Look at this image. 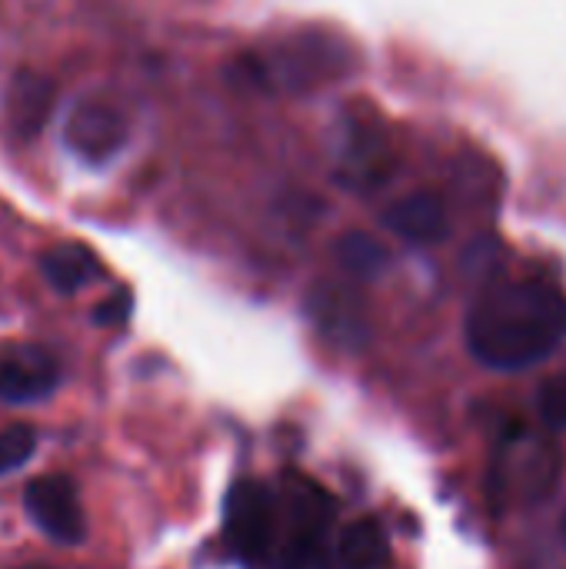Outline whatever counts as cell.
I'll use <instances>...</instances> for the list:
<instances>
[{
    "mask_svg": "<svg viewBox=\"0 0 566 569\" xmlns=\"http://www.w3.org/2000/svg\"><path fill=\"white\" fill-rule=\"evenodd\" d=\"M566 340V293L550 280H497L467 313V347L490 370H527Z\"/></svg>",
    "mask_w": 566,
    "mask_h": 569,
    "instance_id": "6da1fadb",
    "label": "cell"
},
{
    "mask_svg": "<svg viewBox=\"0 0 566 569\" xmlns=\"http://www.w3.org/2000/svg\"><path fill=\"white\" fill-rule=\"evenodd\" d=\"M274 497L257 480H240L224 507V540L230 553L244 563L264 560L274 540Z\"/></svg>",
    "mask_w": 566,
    "mask_h": 569,
    "instance_id": "7a4b0ae2",
    "label": "cell"
},
{
    "mask_svg": "<svg viewBox=\"0 0 566 569\" xmlns=\"http://www.w3.org/2000/svg\"><path fill=\"white\" fill-rule=\"evenodd\" d=\"M23 507L33 527L60 547H77L87 537V517L70 477H37L23 490Z\"/></svg>",
    "mask_w": 566,
    "mask_h": 569,
    "instance_id": "3957f363",
    "label": "cell"
},
{
    "mask_svg": "<svg viewBox=\"0 0 566 569\" xmlns=\"http://www.w3.org/2000/svg\"><path fill=\"white\" fill-rule=\"evenodd\" d=\"M307 317L314 327L344 350H360L370 340V313L367 300L337 280H324L307 293Z\"/></svg>",
    "mask_w": 566,
    "mask_h": 569,
    "instance_id": "277c9868",
    "label": "cell"
},
{
    "mask_svg": "<svg viewBox=\"0 0 566 569\" xmlns=\"http://www.w3.org/2000/svg\"><path fill=\"white\" fill-rule=\"evenodd\" d=\"M127 117L100 100H83L70 110L63 123V143L83 163H107L127 147Z\"/></svg>",
    "mask_w": 566,
    "mask_h": 569,
    "instance_id": "5b68a950",
    "label": "cell"
},
{
    "mask_svg": "<svg viewBox=\"0 0 566 569\" xmlns=\"http://www.w3.org/2000/svg\"><path fill=\"white\" fill-rule=\"evenodd\" d=\"M60 383V363L37 343H0V400L37 403Z\"/></svg>",
    "mask_w": 566,
    "mask_h": 569,
    "instance_id": "8992f818",
    "label": "cell"
},
{
    "mask_svg": "<svg viewBox=\"0 0 566 569\" xmlns=\"http://www.w3.org/2000/svg\"><path fill=\"white\" fill-rule=\"evenodd\" d=\"M57 103V87L40 70H17L3 93V123L17 143H33Z\"/></svg>",
    "mask_w": 566,
    "mask_h": 569,
    "instance_id": "52a82bcc",
    "label": "cell"
},
{
    "mask_svg": "<svg viewBox=\"0 0 566 569\" xmlns=\"http://www.w3.org/2000/svg\"><path fill=\"white\" fill-rule=\"evenodd\" d=\"M344 47L334 43L327 33H304L284 43L274 53V63L280 67V77L287 87H304V83H320L334 73L344 70Z\"/></svg>",
    "mask_w": 566,
    "mask_h": 569,
    "instance_id": "ba28073f",
    "label": "cell"
},
{
    "mask_svg": "<svg viewBox=\"0 0 566 569\" xmlns=\"http://www.w3.org/2000/svg\"><path fill=\"white\" fill-rule=\"evenodd\" d=\"M384 223L410 243H440L450 233L447 207L434 193H410V197L390 203L384 213Z\"/></svg>",
    "mask_w": 566,
    "mask_h": 569,
    "instance_id": "9c48e42d",
    "label": "cell"
},
{
    "mask_svg": "<svg viewBox=\"0 0 566 569\" xmlns=\"http://www.w3.org/2000/svg\"><path fill=\"white\" fill-rule=\"evenodd\" d=\"M40 273L57 293H77L93 283L103 270L90 247L83 243H57L40 257Z\"/></svg>",
    "mask_w": 566,
    "mask_h": 569,
    "instance_id": "30bf717a",
    "label": "cell"
},
{
    "mask_svg": "<svg viewBox=\"0 0 566 569\" xmlns=\"http://www.w3.org/2000/svg\"><path fill=\"white\" fill-rule=\"evenodd\" d=\"M390 557V543L384 527L374 517L354 520L344 533H340V547H337V563L340 569H380Z\"/></svg>",
    "mask_w": 566,
    "mask_h": 569,
    "instance_id": "8fae6325",
    "label": "cell"
},
{
    "mask_svg": "<svg viewBox=\"0 0 566 569\" xmlns=\"http://www.w3.org/2000/svg\"><path fill=\"white\" fill-rule=\"evenodd\" d=\"M287 507H290L294 533H327V527L334 520L330 497L304 477L287 480Z\"/></svg>",
    "mask_w": 566,
    "mask_h": 569,
    "instance_id": "7c38bea8",
    "label": "cell"
},
{
    "mask_svg": "<svg viewBox=\"0 0 566 569\" xmlns=\"http://www.w3.org/2000/svg\"><path fill=\"white\" fill-rule=\"evenodd\" d=\"M337 263L354 280H374V277H380L387 270L390 250L377 237H370L364 230H354V233H344L337 240Z\"/></svg>",
    "mask_w": 566,
    "mask_h": 569,
    "instance_id": "4fadbf2b",
    "label": "cell"
},
{
    "mask_svg": "<svg viewBox=\"0 0 566 569\" xmlns=\"http://www.w3.org/2000/svg\"><path fill=\"white\" fill-rule=\"evenodd\" d=\"M280 569H334L324 533H294L284 550Z\"/></svg>",
    "mask_w": 566,
    "mask_h": 569,
    "instance_id": "5bb4252c",
    "label": "cell"
},
{
    "mask_svg": "<svg viewBox=\"0 0 566 569\" xmlns=\"http://www.w3.org/2000/svg\"><path fill=\"white\" fill-rule=\"evenodd\" d=\"M37 450V430L30 423H13L0 430V477L23 467Z\"/></svg>",
    "mask_w": 566,
    "mask_h": 569,
    "instance_id": "9a60e30c",
    "label": "cell"
},
{
    "mask_svg": "<svg viewBox=\"0 0 566 569\" xmlns=\"http://www.w3.org/2000/svg\"><path fill=\"white\" fill-rule=\"evenodd\" d=\"M537 407H540V420L550 430H566V377H550L540 387Z\"/></svg>",
    "mask_w": 566,
    "mask_h": 569,
    "instance_id": "2e32d148",
    "label": "cell"
},
{
    "mask_svg": "<svg viewBox=\"0 0 566 569\" xmlns=\"http://www.w3.org/2000/svg\"><path fill=\"white\" fill-rule=\"evenodd\" d=\"M130 317V293L127 290H117L113 297H107L97 310H93V323L100 327H117Z\"/></svg>",
    "mask_w": 566,
    "mask_h": 569,
    "instance_id": "e0dca14e",
    "label": "cell"
},
{
    "mask_svg": "<svg viewBox=\"0 0 566 569\" xmlns=\"http://www.w3.org/2000/svg\"><path fill=\"white\" fill-rule=\"evenodd\" d=\"M17 569H53V567H43V563H27V567H17Z\"/></svg>",
    "mask_w": 566,
    "mask_h": 569,
    "instance_id": "ac0fdd59",
    "label": "cell"
},
{
    "mask_svg": "<svg viewBox=\"0 0 566 569\" xmlns=\"http://www.w3.org/2000/svg\"><path fill=\"white\" fill-rule=\"evenodd\" d=\"M560 533H564V543H566V513H564V527H560Z\"/></svg>",
    "mask_w": 566,
    "mask_h": 569,
    "instance_id": "d6986e66",
    "label": "cell"
}]
</instances>
